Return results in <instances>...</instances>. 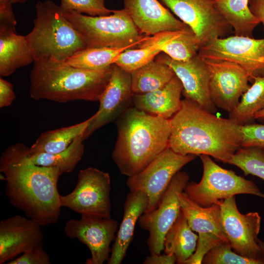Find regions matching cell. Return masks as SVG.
Wrapping results in <instances>:
<instances>
[{"mask_svg": "<svg viewBox=\"0 0 264 264\" xmlns=\"http://www.w3.org/2000/svg\"><path fill=\"white\" fill-rule=\"evenodd\" d=\"M29 148L21 143L1 154L0 171L11 203L42 226L58 222L60 212L58 181L63 174L55 167L35 165L27 159Z\"/></svg>", "mask_w": 264, "mask_h": 264, "instance_id": "obj_1", "label": "cell"}, {"mask_svg": "<svg viewBox=\"0 0 264 264\" xmlns=\"http://www.w3.org/2000/svg\"><path fill=\"white\" fill-rule=\"evenodd\" d=\"M170 122L169 147L176 153L205 154L228 163L242 147V125L217 117L193 100H182Z\"/></svg>", "mask_w": 264, "mask_h": 264, "instance_id": "obj_2", "label": "cell"}, {"mask_svg": "<svg viewBox=\"0 0 264 264\" xmlns=\"http://www.w3.org/2000/svg\"><path fill=\"white\" fill-rule=\"evenodd\" d=\"M117 137L112 158L120 173L133 176L169 147L170 119L151 115L134 107L116 120Z\"/></svg>", "mask_w": 264, "mask_h": 264, "instance_id": "obj_3", "label": "cell"}, {"mask_svg": "<svg viewBox=\"0 0 264 264\" xmlns=\"http://www.w3.org/2000/svg\"><path fill=\"white\" fill-rule=\"evenodd\" d=\"M33 63L29 93L35 100L99 101L111 73L112 65L102 70L91 71L51 59Z\"/></svg>", "mask_w": 264, "mask_h": 264, "instance_id": "obj_4", "label": "cell"}, {"mask_svg": "<svg viewBox=\"0 0 264 264\" xmlns=\"http://www.w3.org/2000/svg\"><path fill=\"white\" fill-rule=\"evenodd\" d=\"M32 30L25 36L34 62L44 59L65 62L87 48L80 32L64 15L60 6L50 0L38 1Z\"/></svg>", "mask_w": 264, "mask_h": 264, "instance_id": "obj_5", "label": "cell"}, {"mask_svg": "<svg viewBox=\"0 0 264 264\" xmlns=\"http://www.w3.org/2000/svg\"><path fill=\"white\" fill-rule=\"evenodd\" d=\"M83 36L87 48H136L145 36L141 34L123 8L109 15L90 16L63 11Z\"/></svg>", "mask_w": 264, "mask_h": 264, "instance_id": "obj_6", "label": "cell"}, {"mask_svg": "<svg viewBox=\"0 0 264 264\" xmlns=\"http://www.w3.org/2000/svg\"><path fill=\"white\" fill-rule=\"evenodd\" d=\"M203 174L198 183H187L184 192L198 204L207 207L238 194L254 195L264 198L263 194L251 180L216 164L210 156L199 155Z\"/></svg>", "mask_w": 264, "mask_h": 264, "instance_id": "obj_7", "label": "cell"}, {"mask_svg": "<svg viewBox=\"0 0 264 264\" xmlns=\"http://www.w3.org/2000/svg\"><path fill=\"white\" fill-rule=\"evenodd\" d=\"M110 177L109 174L97 168L81 170L74 190L60 196L61 207L68 208L82 215L110 218Z\"/></svg>", "mask_w": 264, "mask_h": 264, "instance_id": "obj_8", "label": "cell"}, {"mask_svg": "<svg viewBox=\"0 0 264 264\" xmlns=\"http://www.w3.org/2000/svg\"><path fill=\"white\" fill-rule=\"evenodd\" d=\"M197 156L181 154L168 147L141 171L128 177L126 184L130 191H142L148 197L145 213L157 207L175 175Z\"/></svg>", "mask_w": 264, "mask_h": 264, "instance_id": "obj_9", "label": "cell"}, {"mask_svg": "<svg viewBox=\"0 0 264 264\" xmlns=\"http://www.w3.org/2000/svg\"><path fill=\"white\" fill-rule=\"evenodd\" d=\"M181 211L193 231L198 233L196 249L184 264H201L210 250L229 243L224 232L220 204L202 206L191 199L183 191L179 195Z\"/></svg>", "mask_w": 264, "mask_h": 264, "instance_id": "obj_10", "label": "cell"}, {"mask_svg": "<svg viewBox=\"0 0 264 264\" xmlns=\"http://www.w3.org/2000/svg\"><path fill=\"white\" fill-rule=\"evenodd\" d=\"M204 61H228L237 64L248 74L250 81L264 73V38L234 35L217 38L200 48Z\"/></svg>", "mask_w": 264, "mask_h": 264, "instance_id": "obj_11", "label": "cell"}, {"mask_svg": "<svg viewBox=\"0 0 264 264\" xmlns=\"http://www.w3.org/2000/svg\"><path fill=\"white\" fill-rule=\"evenodd\" d=\"M223 228L232 250L245 257L260 261L264 264V253L257 240L261 218L258 212L241 214L235 196L220 201Z\"/></svg>", "mask_w": 264, "mask_h": 264, "instance_id": "obj_12", "label": "cell"}, {"mask_svg": "<svg viewBox=\"0 0 264 264\" xmlns=\"http://www.w3.org/2000/svg\"><path fill=\"white\" fill-rule=\"evenodd\" d=\"M187 25L203 46L217 38H224L231 27L216 9L213 0H159Z\"/></svg>", "mask_w": 264, "mask_h": 264, "instance_id": "obj_13", "label": "cell"}, {"mask_svg": "<svg viewBox=\"0 0 264 264\" xmlns=\"http://www.w3.org/2000/svg\"><path fill=\"white\" fill-rule=\"evenodd\" d=\"M189 179L186 172H177L172 178L157 207L151 212L144 213L139 218V225L149 233L147 243L150 254H161L164 250L165 235L181 212L179 195L184 191Z\"/></svg>", "mask_w": 264, "mask_h": 264, "instance_id": "obj_14", "label": "cell"}, {"mask_svg": "<svg viewBox=\"0 0 264 264\" xmlns=\"http://www.w3.org/2000/svg\"><path fill=\"white\" fill-rule=\"evenodd\" d=\"M118 222L111 218L82 215L79 220L71 219L64 231L71 239H77L89 249L91 256L86 264H102L110 257L111 242L115 241Z\"/></svg>", "mask_w": 264, "mask_h": 264, "instance_id": "obj_15", "label": "cell"}, {"mask_svg": "<svg viewBox=\"0 0 264 264\" xmlns=\"http://www.w3.org/2000/svg\"><path fill=\"white\" fill-rule=\"evenodd\" d=\"M204 61L209 72V93L213 103L217 107L232 112L250 87L248 74L233 62Z\"/></svg>", "mask_w": 264, "mask_h": 264, "instance_id": "obj_16", "label": "cell"}, {"mask_svg": "<svg viewBox=\"0 0 264 264\" xmlns=\"http://www.w3.org/2000/svg\"><path fill=\"white\" fill-rule=\"evenodd\" d=\"M133 94L131 73L112 64L110 78L99 100V109L83 134L84 140L95 131L116 121L133 106Z\"/></svg>", "mask_w": 264, "mask_h": 264, "instance_id": "obj_17", "label": "cell"}, {"mask_svg": "<svg viewBox=\"0 0 264 264\" xmlns=\"http://www.w3.org/2000/svg\"><path fill=\"white\" fill-rule=\"evenodd\" d=\"M161 53L155 59L168 65L172 68L182 83V94L185 98L197 102L212 113L216 112L217 107L210 96L209 72L205 61L198 54L187 61H179Z\"/></svg>", "mask_w": 264, "mask_h": 264, "instance_id": "obj_18", "label": "cell"}, {"mask_svg": "<svg viewBox=\"0 0 264 264\" xmlns=\"http://www.w3.org/2000/svg\"><path fill=\"white\" fill-rule=\"evenodd\" d=\"M42 226L34 220L16 215L0 222V264L43 246Z\"/></svg>", "mask_w": 264, "mask_h": 264, "instance_id": "obj_19", "label": "cell"}, {"mask_svg": "<svg viewBox=\"0 0 264 264\" xmlns=\"http://www.w3.org/2000/svg\"><path fill=\"white\" fill-rule=\"evenodd\" d=\"M123 3L124 9L140 33L145 36L190 28L176 18L158 0H123Z\"/></svg>", "mask_w": 264, "mask_h": 264, "instance_id": "obj_20", "label": "cell"}, {"mask_svg": "<svg viewBox=\"0 0 264 264\" xmlns=\"http://www.w3.org/2000/svg\"><path fill=\"white\" fill-rule=\"evenodd\" d=\"M145 47L157 49L176 61H187L198 54L200 45L195 33L189 28L145 36L137 48Z\"/></svg>", "mask_w": 264, "mask_h": 264, "instance_id": "obj_21", "label": "cell"}, {"mask_svg": "<svg viewBox=\"0 0 264 264\" xmlns=\"http://www.w3.org/2000/svg\"><path fill=\"white\" fill-rule=\"evenodd\" d=\"M149 199L142 191L130 192L124 204L123 219L108 264H121L133 239L135 225L148 208Z\"/></svg>", "mask_w": 264, "mask_h": 264, "instance_id": "obj_22", "label": "cell"}, {"mask_svg": "<svg viewBox=\"0 0 264 264\" xmlns=\"http://www.w3.org/2000/svg\"><path fill=\"white\" fill-rule=\"evenodd\" d=\"M183 85L175 75L163 87L144 94H133V106L147 113L171 119L181 109Z\"/></svg>", "mask_w": 264, "mask_h": 264, "instance_id": "obj_23", "label": "cell"}, {"mask_svg": "<svg viewBox=\"0 0 264 264\" xmlns=\"http://www.w3.org/2000/svg\"><path fill=\"white\" fill-rule=\"evenodd\" d=\"M34 62L25 36L13 29L0 28V74L7 76Z\"/></svg>", "mask_w": 264, "mask_h": 264, "instance_id": "obj_24", "label": "cell"}, {"mask_svg": "<svg viewBox=\"0 0 264 264\" xmlns=\"http://www.w3.org/2000/svg\"><path fill=\"white\" fill-rule=\"evenodd\" d=\"M198 235L188 224L182 212L167 231L164 240V252L174 255L176 263L184 264L196 249Z\"/></svg>", "mask_w": 264, "mask_h": 264, "instance_id": "obj_25", "label": "cell"}, {"mask_svg": "<svg viewBox=\"0 0 264 264\" xmlns=\"http://www.w3.org/2000/svg\"><path fill=\"white\" fill-rule=\"evenodd\" d=\"M222 18L233 29L235 35L252 37L254 30L260 23L251 12L249 0H213Z\"/></svg>", "mask_w": 264, "mask_h": 264, "instance_id": "obj_26", "label": "cell"}, {"mask_svg": "<svg viewBox=\"0 0 264 264\" xmlns=\"http://www.w3.org/2000/svg\"><path fill=\"white\" fill-rule=\"evenodd\" d=\"M94 118L78 124L42 133L29 149L28 153H58L66 150L74 140L83 133Z\"/></svg>", "mask_w": 264, "mask_h": 264, "instance_id": "obj_27", "label": "cell"}, {"mask_svg": "<svg viewBox=\"0 0 264 264\" xmlns=\"http://www.w3.org/2000/svg\"><path fill=\"white\" fill-rule=\"evenodd\" d=\"M175 75L168 65L154 59L131 72L133 94H144L165 86Z\"/></svg>", "mask_w": 264, "mask_h": 264, "instance_id": "obj_28", "label": "cell"}, {"mask_svg": "<svg viewBox=\"0 0 264 264\" xmlns=\"http://www.w3.org/2000/svg\"><path fill=\"white\" fill-rule=\"evenodd\" d=\"M83 134L77 136L68 147L63 152L54 154H29L28 152L27 159L36 165L57 167L62 174L70 173L74 170L84 153Z\"/></svg>", "mask_w": 264, "mask_h": 264, "instance_id": "obj_29", "label": "cell"}, {"mask_svg": "<svg viewBox=\"0 0 264 264\" xmlns=\"http://www.w3.org/2000/svg\"><path fill=\"white\" fill-rule=\"evenodd\" d=\"M253 84L242 96L229 117L242 126L250 124L256 113L264 109V73L253 78Z\"/></svg>", "mask_w": 264, "mask_h": 264, "instance_id": "obj_30", "label": "cell"}, {"mask_svg": "<svg viewBox=\"0 0 264 264\" xmlns=\"http://www.w3.org/2000/svg\"><path fill=\"white\" fill-rule=\"evenodd\" d=\"M127 49L128 48H86L68 58L65 63L82 69L91 71L102 70L113 64L117 56Z\"/></svg>", "mask_w": 264, "mask_h": 264, "instance_id": "obj_31", "label": "cell"}, {"mask_svg": "<svg viewBox=\"0 0 264 264\" xmlns=\"http://www.w3.org/2000/svg\"><path fill=\"white\" fill-rule=\"evenodd\" d=\"M245 175H251L264 180V149L255 146L241 147L228 162Z\"/></svg>", "mask_w": 264, "mask_h": 264, "instance_id": "obj_32", "label": "cell"}, {"mask_svg": "<svg viewBox=\"0 0 264 264\" xmlns=\"http://www.w3.org/2000/svg\"><path fill=\"white\" fill-rule=\"evenodd\" d=\"M160 53L153 47L130 48L122 52L113 64L131 73L154 60Z\"/></svg>", "mask_w": 264, "mask_h": 264, "instance_id": "obj_33", "label": "cell"}, {"mask_svg": "<svg viewBox=\"0 0 264 264\" xmlns=\"http://www.w3.org/2000/svg\"><path fill=\"white\" fill-rule=\"evenodd\" d=\"M203 264H263L259 260L242 256L232 250L229 243H223L210 250L202 260Z\"/></svg>", "mask_w": 264, "mask_h": 264, "instance_id": "obj_34", "label": "cell"}, {"mask_svg": "<svg viewBox=\"0 0 264 264\" xmlns=\"http://www.w3.org/2000/svg\"><path fill=\"white\" fill-rule=\"evenodd\" d=\"M63 11H73L90 16H106L113 10L105 6V0H60Z\"/></svg>", "mask_w": 264, "mask_h": 264, "instance_id": "obj_35", "label": "cell"}, {"mask_svg": "<svg viewBox=\"0 0 264 264\" xmlns=\"http://www.w3.org/2000/svg\"><path fill=\"white\" fill-rule=\"evenodd\" d=\"M242 147L255 146L264 149V125L248 124L242 126Z\"/></svg>", "mask_w": 264, "mask_h": 264, "instance_id": "obj_36", "label": "cell"}, {"mask_svg": "<svg viewBox=\"0 0 264 264\" xmlns=\"http://www.w3.org/2000/svg\"><path fill=\"white\" fill-rule=\"evenodd\" d=\"M7 264H50L49 255L43 246L32 249L20 257L6 263Z\"/></svg>", "mask_w": 264, "mask_h": 264, "instance_id": "obj_37", "label": "cell"}, {"mask_svg": "<svg viewBox=\"0 0 264 264\" xmlns=\"http://www.w3.org/2000/svg\"><path fill=\"white\" fill-rule=\"evenodd\" d=\"M11 0H0V28L16 29V20Z\"/></svg>", "mask_w": 264, "mask_h": 264, "instance_id": "obj_38", "label": "cell"}, {"mask_svg": "<svg viewBox=\"0 0 264 264\" xmlns=\"http://www.w3.org/2000/svg\"><path fill=\"white\" fill-rule=\"evenodd\" d=\"M16 98L11 83L0 78V108L9 106Z\"/></svg>", "mask_w": 264, "mask_h": 264, "instance_id": "obj_39", "label": "cell"}, {"mask_svg": "<svg viewBox=\"0 0 264 264\" xmlns=\"http://www.w3.org/2000/svg\"><path fill=\"white\" fill-rule=\"evenodd\" d=\"M176 262V256L173 254H150L144 261V264H174Z\"/></svg>", "mask_w": 264, "mask_h": 264, "instance_id": "obj_40", "label": "cell"}, {"mask_svg": "<svg viewBox=\"0 0 264 264\" xmlns=\"http://www.w3.org/2000/svg\"><path fill=\"white\" fill-rule=\"evenodd\" d=\"M248 6L252 14L262 23L264 28V0H249Z\"/></svg>", "mask_w": 264, "mask_h": 264, "instance_id": "obj_41", "label": "cell"}, {"mask_svg": "<svg viewBox=\"0 0 264 264\" xmlns=\"http://www.w3.org/2000/svg\"><path fill=\"white\" fill-rule=\"evenodd\" d=\"M255 119H264V109L256 113Z\"/></svg>", "mask_w": 264, "mask_h": 264, "instance_id": "obj_42", "label": "cell"}, {"mask_svg": "<svg viewBox=\"0 0 264 264\" xmlns=\"http://www.w3.org/2000/svg\"><path fill=\"white\" fill-rule=\"evenodd\" d=\"M257 242L261 250L264 253V242L260 240L259 238L257 240Z\"/></svg>", "mask_w": 264, "mask_h": 264, "instance_id": "obj_43", "label": "cell"}, {"mask_svg": "<svg viewBox=\"0 0 264 264\" xmlns=\"http://www.w3.org/2000/svg\"><path fill=\"white\" fill-rule=\"evenodd\" d=\"M28 0H11L12 3H22L25 2Z\"/></svg>", "mask_w": 264, "mask_h": 264, "instance_id": "obj_44", "label": "cell"}]
</instances>
